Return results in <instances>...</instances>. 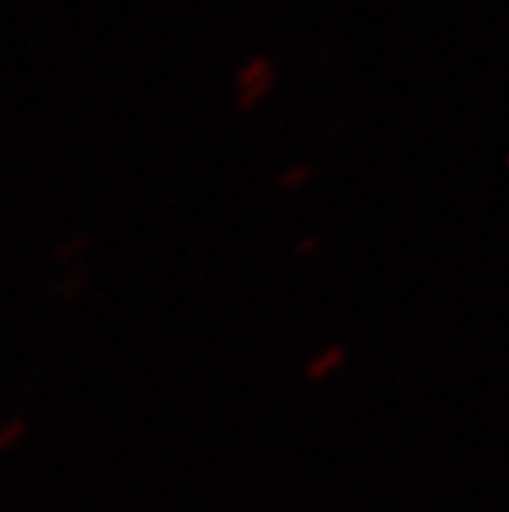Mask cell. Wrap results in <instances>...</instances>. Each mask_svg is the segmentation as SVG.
Here are the masks:
<instances>
[{
	"label": "cell",
	"instance_id": "1",
	"mask_svg": "<svg viewBox=\"0 0 509 512\" xmlns=\"http://www.w3.org/2000/svg\"><path fill=\"white\" fill-rule=\"evenodd\" d=\"M276 77H280V71H276V62L264 53L246 59L237 71V83H234V92H237V111L249 114L255 108H261L270 92L276 89Z\"/></svg>",
	"mask_w": 509,
	"mask_h": 512
},
{
	"label": "cell",
	"instance_id": "5",
	"mask_svg": "<svg viewBox=\"0 0 509 512\" xmlns=\"http://www.w3.org/2000/svg\"><path fill=\"white\" fill-rule=\"evenodd\" d=\"M319 249V237H304V243L298 246V255H307V252H316Z\"/></svg>",
	"mask_w": 509,
	"mask_h": 512
},
{
	"label": "cell",
	"instance_id": "4",
	"mask_svg": "<svg viewBox=\"0 0 509 512\" xmlns=\"http://www.w3.org/2000/svg\"><path fill=\"white\" fill-rule=\"evenodd\" d=\"M25 436H28V421H25V417H7V421L0 424V454L19 448Z\"/></svg>",
	"mask_w": 509,
	"mask_h": 512
},
{
	"label": "cell",
	"instance_id": "2",
	"mask_svg": "<svg viewBox=\"0 0 509 512\" xmlns=\"http://www.w3.org/2000/svg\"><path fill=\"white\" fill-rule=\"evenodd\" d=\"M344 362H347V347L344 344H326L307 359L304 378L307 381H329L332 375H338V371L344 368Z\"/></svg>",
	"mask_w": 509,
	"mask_h": 512
},
{
	"label": "cell",
	"instance_id": "3",
	"mask_svg": "<svg viewBox=\"0 0 509 512\" xmlns=\"http://www.w3.org/2000/svg\"><path fill=\"white\" fill-rule=\"evenodd\" d=\"M316 175V169L310 163H295V166H286L283 175L276 178V188H280L283 194H298L304 184H310Z\"/></svg>",
	"mask_w": 509,
	"mask_h": 512
}]
</instances>
